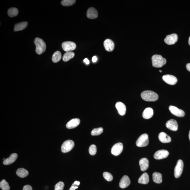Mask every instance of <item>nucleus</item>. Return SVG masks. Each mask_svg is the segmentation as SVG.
<instances>
[{"instance_id": "nucleus-1", "label": "nucleus", "mask_w": 190, "mask_h": 190, "mask_svg": "<svg viewBox=\"0 0 190 190\" xmlns=\"http://www.w3.org/2000/svg\"><path fill=\"white\" fill-rule=\"evenodd\" d=\"M142 99L147 101H155L158 99V95L153 91H145L142 92L141 94Z\"/></svg>"}, {"instance_id": "nucleus-2", "label": "nucleus", "mask_w": 190, "mask_h": 190, "mask_svg": "<svg viewBox=\"0 0 190 190\" xmlns=\"http://www.w3.org/2000/svg\"><path fill=\"white\" fill-rule=\"evenodd\" d=\"M34 42L36 46V52L37 54H41L45 52L46 45L43 40L39 38H36Z\"/></svg>"}, {"instance_id": "nucleus-3", "label": "nucleus", "mask_w": 190, "mask_h": 190, "mask_svg": "<svg viewBox=\"0 0 190 190\" xmlns=\"http://www.w3.org/2000/svg\"><path fill=\"white\" fill-rule=\"evenodd\" d=\"M153 66L156 68H160L163 66L167 63L165 58L159 55H154L151 58Z\"/></svg>"}, {"instance_id": "nucleus-4", "label": "nucleus", "mask_w": 190, "mask_h": 190, "mask_svg": "<svg viewBox=\"0 0 190 190\" xmlns=\"http://www.w3.org/2000/svg\"><path fill=\"white\" fill-rule=\"evenodd\" d=\"M149 142L148 135L146 133H144L140 135L137 140L136 145L138 147H144L148 145Z\"/></svg>"}, {"instance_id": "nucleus-5", "label": "nucleus", "mask_w": 190, "mask_h": 190, "mask_svg": "<svg viewBox=\"0 0 190 190\" xmlns=\"http://www.w3.org/2000/svg\"><path fill=\"white\" fill-rule=\"evenodd\" d=\"M75 145L72 140H68L63 142L61 146V150L63 153L69 152L73 149Z\"/></svg>"}, {"instance_id": "nucleus-6", "label": "nucleus", "mask_w": 190, "mask_h": 190, "mask_svg": "<svg viewBox=\"0 0 190 190\" xmlns=\"http://www.w3.org/2000/svg\"><path fill=\"white\" fill-rule=\"evenodd\" d=\"M184 168V163L182 160H179L174 168V176L175 178H179L181 175Z\"/></svg>"}, {"instance_id": "nucleus-7", "label": "nucleus", "mask_w": 190, "mask_h": 190, "mask_svg": "<svg viewBox=\"0 0 190 190\" xmlns=\"http://www.w3.org/2000/svg\"><path fill=\"white\" fill-rule=\"evenodd\" d=\"M62 46L63 50L67 52L74 50L76 47L75 43L71 41L64 42L62 43Z\"/></svg>"}, {"instance_id": "nucleus-8", "label": "nucleus", "mask_w": 190, "mask_h": 190, "mask_svg": "<svg viewBox=\"0 0 190 190\" xmlns=\"http://www.w3.org/2000/svg\"><path fill=\"white\" fill-rule=\"evenodd\" d=\"M123 144L121 142H118L113 146L111 149V152L113 155L117 156L119 155L123 151Z\"/></svg>"}, {"instance_id": "nucleus-9", "label": "nucleus", "mask_w": 190, "mask_h": 190, "mask_svg": "<svg viewBox=\"0 0 190 190\" xmlns=\"http://www.w3.org/2000/svg\"><path fill=\"white\" fill-rule=\"evenodd\" d=\"M162 79L168 84L173 85L176 84L178 79L176 77L171 75H165L162 77Z\"/></svg>"}, {"instance_id": "nucleus-10", "label": "nucleus", "mask_w": 190, "mask_h": 190, "mask_svg": "<svg viewBox=\"0 0 190 190\" xmlns=\"http://www.w3.org/2000/svg\"><path fill=\"white\" fill-rule=\"evenodd\" d=\"M169 154V153L167 150H160L157 151L154 153L153 157L155 159L161 160L167 158Z\"/></svg>"}, {"instance_id": "nucleus-11", "label": "nucleus", "mask_w": 190, "mask_h": 190, "mask_svg": "<svg viewBox=\"0 0 190 190\" xmlns=\"http://www.w3.org/2000/svg\"><path fill=\"white\" fill-rule=\"evenodd\" d=\"M178 40V36L176 34H173L167 35L164 40L166 44L168 45L174 44Z\"/></svg>"}, {"instance_id": "nucleus-12", "label": "nucleus", "mask_w": 190, "mask_h": 190, "mask_svg": "<svg viewBox=\"0 0 190 190\" xmlns=\"http://www.w3.org/2000/svg\"><path fill=\"white\" fill-rule=\"evenodd\" d=\"M169 110L171 114L174 115L175 116L178 117H183L185 115V113L183 110L179 109L178 108L173 106H170Z\"/></svg>"}, {"instance_id": "nucleus-13", "label": "nucleus", "mask_w": 190, "mask_h": 190, "mask_svg": "<svg viewBox=\"0 0 190 190\" xmlns=\"http://www.w3.org/2000/svg\"><path fill=\"white\" fill-rule=\"evenodd\" d=\"M166 127L167 128L173 131H176L178 130V125L176 120L171 119L167 121L166 124Z\"/></svg>"}, {"instance_id": "nucleus-14", "label": "nucleus", "mask_w": 190, "mask_h": 190, "mask_svg": "<svg viewBox=\"0 0 190 190\" xmlns=\"http://www.w3.org/2000/svg\"><path fill=\"white\" fill-rule=\"evenodd\" d=\"M131 183L130 179L127 175H124L120 180L119 186L121 189H125L129 186Z\"/></svg>"}, {"instance_id": "nucleus-15", "label": "nucleus", "mask_w": 190, "mask_h": 190, "mask_svg": "<svg viewBox=\"0 0 190 190\" xmlns=\"http://www.w3.org/2000/svg\"><path fill=\"white\" fill-rule=\"evenodd\" d=\"M106 50L108 52H111L114 50V44L112 40L107 39L106 40L104 43Z\"/></svg>"}, {"instance_id": "nucleus-16", "label": "nucleus", "mask_w": 190, "mask_h": 190, "mask_svg": "<svg viewBox=\"0 0 190 190\" xmlns=\"http://www.w3.org/2000/svg\"><path fill=\"white\" fill-rule=\"evenodd\" d=\"M87 17L89 19H94L98 17V12L96 9L91 7L88 9L87 12Z\"/></svg>"}, {"instance_id": "nucleus-17", "label": "nucleus", "mask_w": 190, "mask_h": 190, "mask_svg": "<svg viewBox=\"0 0 190 190\" xmlns=\"http://www.w3.org/2000/svg\"><path fill=\"white\" fill-rule=\"evenodd\" d=\"M116 108L119 114L121 116L125 115L126 112V107L125 104L121 102H118L116 104Z\"/></svg>"}, {"instance_id": "nucleus-18", "label": "nucleus", "mask_w": 190, "mask_h": 190, "mask_svg": "<svg viewBox=\"0 0 190 190\" xmlns=\"http://www.w3.org/2000/svg\"><path fill=\"white\" fill-rule=\"evenodd\" d=\"M80 122V121L79 119H73L67 124L66 127L68 129H74L79 125Z\"/></svg>"}, {"instance_id": "nucleus-19", "label": "nucleus", "mask_w": 190, "mask_h": 190, "mask_svg": "<svg viewBox=\"0 0 190 190\" xmlns=\"http://www.w3.org/2000/svg\"><path fill=\"white\" fill-rule=\"evenodd\" d=\"M158 137L160 141L163 143H168L171 141V137L164 132L160 133Z\"/></svg>"}, {"instance_id": "nucleus-20", "label": "nucleus", "mask_w": 190, "mask_h": 190, "mask_svg": "<svg viewBox=\"0 0 190 190\" xmlns=\"http://www.w3.org/2000/svg\"><path fill=\"white\" fill-rule=\"evenodd\" d=\"M139 164L141 171H145L149 167V160L147 158H142L140 160Z\"/></svg>"}, {"instance_id": "nucleus-21", "label": "nucleus", "mask_w": 190, "mask_h": 190, "mask_svg": "<svg viewBox=\"0 0 190 190\" xmlns=\"http://www.w3.org/2000/svg\"><path fill=\"white\" fill-rule=\"evenodd\" d=\"M17 157L18 155L17 153H12L9 158L4 160L3 163L5 165H8L12 164L16 161Z\"/></svg>"}, {"instance_id": "nucleus-22", "label": "nucleus", "mask_w": 190, "mask_h": 190, "mask_svg": "<svg viewBox=\"0 0 190 190\" xmlns=\"http://www.w3.org/2000/svg\"><path fill=\"white\" fill-rule=\"evenodd\" d=\"M153 109L150 107H148L145 109L142 113V116L145 119H149L153 116Z\"/></svg>"}, {"instance_id": "nucleus-23", "label": "nucleus", "mask_w": 190, "mask_h": 190, "mask_svg": "<svg viewBox=\"0 0 190 190\" xmlns=\"http://www.w3.org/2000/svg\"><path fill=\"white\" fill-rule=\"evenodd\" d=\"M149 181V178L148 174L147 173H142L141 176L140 177L138 180L139 183L144 184L148 183Z\"/></svg>"}, {"instance_id": "nucleus-24", "label": "nucleus", "mask_w": 190, "mask_h": 190, "mask_svg": "<svg viewBox=\"0 0 190 190\" xmlns=\"http://www.w3.org/2000/svg\"><path fill=\"white\" fill-rule=\"evenodd\" d=\"M28 23L27 22H22L16 24L14 25V32L21 31L27 28Z\"/></svg>"}, {"instance_id": "nucleus-25", "label": "nucleus", "mask_w": 190, "mask_h": 190, "mask_svg": "<svg viewBox=\"0 0 190 190\" xmlns=\"http://www.w3.org/2000/svg\"><path fill=\"white\" fill-rule=\"evenodd\" d=\"M153 182L157 184L161 183L162 181V175L160 173L155 172L153 174Z\"/></svg>"}, {"instance_id": "nucleus-26", "label": "nucleus", "mask_w": 190, "mask_h": 190, "mask_svg": "<svg viewBox=\"0 0 190 190\" xmlns=\"http://www.w3.org/2000/svg\"><path fill=\"white\" fill-rule=\"evenodd\" d=\"M17 176L21 178H24L28 176L29 172L28 171L23 168H20L16 171Z\"/></svg>"}, {"instance_id": "nucleus-27", "label": "nucleus", "mask_w": 190, "mask_h": 190, "mask_svg": "<svg viewBox=\"0 0 190 190\" xmlns=\"http://www.w3.org/2000/svg\"><path fill=\"white\" fill-rule=\"evenodd\" d=\"M62 55L61 52L59 51H56L54 53L52 56V60L54 63H57L61 60Z\"/></svg>"}, {"instance_id": "nucleus-28", "label": "nucleus", "mask_w": 190, "mask_h": 190, "mask_svg": "<svg viewBox=\"0 0 190 190\" xmlns=\"http://www.w3.org/2000/svg\"><path fill=\"white\" fill-rule=\"evenodd\" d=\"M19 10L15 8H10L8 10V15L11 17H13L17 16L19 14Z\"/></svg>"}, {"instance_id": "nucleus-29", "label": "nucleus", "mask_w": 190, "mask_h": 190, "mask_svg": "<svg viewBox=\"0 0 190 190\" xmlns=\"http://www.w3.org/2000/svg\"><path fill=\"white\" fill-rule=\"evenodd\" d=\"M75 56L74 53L72 52H67L63 56V60L64 61L67 62L73 58Z\"/></svg>"}, {"instance_id": "nucleus-30", "label": "nucleus", "mask_w": 190, "mask_h": 190, "mask_svg": "<svg viewBox=\"0 0 190 190\" xmlns=\"http://www.w3.org/2000/svg\"><path fill=\"white\" fill-rule=\"evenodd\" d=\"M0 187L2 190H9L10 187L8 182L4 179L0 183Z\"/></svg>"}, {"instance_id": "nucleus-31", "label": "nucleus", "mask_w": 190, "mask_h": 190, "mask_svg": "<svg viewBox=\"0 0 190 190\" xmlns=\"http://www.w3.org/2000/svg\"><path fill=\"white\" fill-rule=\"evenodd\" d=\"M103 132V129L102 127L97 128L91 131V134L92 136H98L101 134Z\"/></svg>"}, {"instance_id": "nucleus-32", "label": "nucleus", "mask_w": 190, "mask_h": 190, "mask_svg": "<svg viewBox=\"0 0 190 190\" xmlns=\"http://www.w3.org/2000/svg\"><path fill=\"white\" fill-rule=\"evenodd\" d=\"M76 2L75 0H63L61 2L62 5L65 6H69L74 4Z\"/></svg>"}, {"instance_id": "nucleus-33", "label": "nucleus", "mask_w": 190, "mask_h": 190, "mask_svg": "<svg viewBox=\"0 0 190 190\" xmlns=\"http://www.w3.org/2000/svg\"><path fill=\"white\" fill-rule=\"evenodd\" d=\"M103 176L105 179L108 181H111L113 180V176L110 173L105 172L103 173Z\"/></svg>"}, {"instance_id": "nucleus-34", "label": "nucleus", "mask_w": 190, "mask_h": 190, "mask_svg": "<svg viewBox=\"0 0 190 190\" xmlns=\"http://www.w3.org/2000/svg\"><path fill=\"white\" fill-rule=\"evenodd\" d=\"M97 151L96 146L94 144L91 145L89 149V153L91 155H94L96 154Z\"/></svg>"}, {"instance_id": "nucleus-35", "label": "nucleus", "mask_w": 190, "mask_h": 190, "mask_svg": "<svg viewBox=\"0 0 190 190\" xmlns=\"http://www.w3.org/2000/svg\"><path fill=\"white\" fill-rule=\"evenodd\" d=\"M64 186L65 184L63 182H58L55 186V190H63Z\"/></svg>"}, {"instance_id": "nucleus-36", "label": "nucleus", "mask_w": 190, "mask_h": 190, "mask_svg": "<svg viewBox=\"0 0 190 190\" xmlns=\"http://www.w3.org/2000/svg\"><path fill=\"white\" fill-rule=\"evenodd\" d=\"M23 190H32V189L30 185H27L23 187Z\"/></svg>"}, {"instance_id": "nucleus-37", "label": "nucleus", "mask_w": 190, "mask_h": 190, "mask_svg": "<svg viewBox=\"0 0 190 190\" xmlns=\"http://www.w3.org/2000/svg\"><path fill=\"white\" fill-rule=\"evenodd\" d=\"M78 186L75 185L73 184L71 186L70 189L69 190H76V189H78Z\"/></svg>"}, {"instance_id": "nucleus-38", "label": "nucleus", "mask_w": 190, "mask_h": 190, "mask_svg": "<svg viewBox=\"0 0 190 190\" xmlns=\"http://www.w3.org/2000/svg\"><path fill=\"white\" fill-rule=\"evenodd\" d=\"M83 62L84 63H85L86 65H89V63H90L89 60L87 58H85V59L83 60Z\"/></svg>"}, {"instance_id": "nucleus-39", "label": "nucleus", "mask_w": 190, "mask_h": 190, "mask_svg": "<svg viewBox=\"0 0 190 190\" xmlns=\"http://www.w3.org/2000/svg\"><path fill=\"white\" fill-rule=\"evenodd\" d=\"M97 60V58L96 56H94V57L92 58V61L94 63H96V62Z\"/></svg>"}, {"instance_id": "nucleus-40", "label": "nucleus", "mask_w": 190, "mask_h": 190, "mask_svg": "<svg viewBox=\"0 0 190 190\" xmlns=\"http://www.w3.org/2000/svg\"><path fill=\"white\" fill-rule=\"evenodd\" d=\"M186 68L188 71L190 72V63H187L186 65Z\"/></svg>"}, {"instance_id": "nucleus-41", "label": "nucleus", "mask_w": 190, "mask_h": 190, "mask_svg": "<svg viewBox=\"0 0 190 190\" xmlns=\"http://www.w3.org/2000/svg\"><path fill=\"white\" fill-rule=\"evenodd\" d=\"M74 184H75V185L78 186L80 185V182L79 181H75L73 183Z\"/></svg>"}, {"instance_id": "nucleus-42", "label": "nucleus", "mask_w": 190, "mask_h": 190, "mask_svg": "<svg viewBox=\"0 0 190 190\" xmlns=\"http://www.w3.org/2000/svg\"><path fill=\"white\" fill-rule=\"evenodd\" d=\"M189 45H190V37H189Z\"/></svg>"}, {"instance_id": "nucleus-43", "label": "nucleus", "mask_w": 190, "mask_h": 190, "mask_svg": "<svg viewBox=\"0 0 190 190\" xmlns=\"http://www.w3.org/2000/svg\"><path fill=\"white\" fill-rule=\"evenodd\" d=\"M189 139L190 141V130L189 131Z\"/></svg>"}, {"instance_id": "nucleus-44", "label": "nucleus", "mask_w": 190, "mask_h": 190, "mask_svg": "<svg viewBox=\"0 0 190 190\" xmlns=\"http://www.w3.org/2000/svg\"><path fill=\"white\" fill-rule=\"evenodd\" d=\"M159 71L160 73H162V71L161 70H160Z\"/></svg>"}]
</instances>
